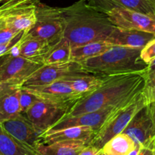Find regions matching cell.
Wrapping results in <instances>:
<instances>
[{
	"instance_id": "obj_1",
	"label": "cell",
	"mask_w": 155,
	"mask_h": 155,
	"mask_svg": "<svg viewBox=\"0 0 155 155\" xmlns=\"http://www.w3.org/2000/svg\"><path fill=\"white\" fill-rule=\"evenodd\" d=\"M145 81L146 70L105 76L101 85L94 91L76 101L64 117L126 104L143 91Z\"/></svg>"
},
{
	"instance_id": "obj_11",
	"label": "cell",
	"mask_w": 155,
	"mask_h": 155,
	"mask_svg": "<svg viewBox=\"0 0 155 155\" xmlns=\"http://www.w3.org/2000/svg\"><path fill=\"white\" fill-rule=\"evenodd\" d=\"M2 126L13 138L34 153L37 146L42 142L44 133L37 129L25 114L20 113L2 123Z\"/></svg>"
},
{
	"instance_id": "obj_29",
	"label": "cell",
	"mask_w": 155,
	"mask_h": 155,
	"mask_svg": "<svg viewBox=\"0 0 155 155\" xmlns=\"http://www.w3.org/2000/svg\"><path fill=\"white\" fill-rule=\"evenodd\" d=\"M18 33V31L5 26V28H4L3 29L0 30V44L9 41Z\"/></svg>"
},
{
	"instance_id": "obj_38",
	"label": "cell",
	"mask_w": 155,
	"mask_h": 155,
	"mask_svg": "<svg viewBox=\"0 0 155 155\" xmlns=\"http://www.w3.org/2000/svg\"><path fill=\"white\" fill-rule=\"evenodd\" d=\"M2 1H5V0H0V2H2Z\"/></svg>"
},
{
	"instance_id": "obj_17",
	"label": "cell",
	"mask_w": 155,
	"mask_h": 155,
	"mask_svg": "<svg viewBox=\"0 0 155 155\" xmlns=\"http://www.w3.org/2000/svg\"><path fill=\"white\" fill-rule=\"evenodd\" d=\"M96 132L93 129L86 126L71 127L54 132H44L42 135L43 144H48L58 141H79L91 144Z\"/></svg>"
},
{
	"instance_id": "obj_22",
	"label": "cell",
	"mask_w": 155,
	"mask_h": 155,
	"mask_svg": "<svg viewBox=\"0 0 155 155\" xmlns=\"http://www.w3.org/2000/svg\"><path fill=\"white\" fill-rule=\"evenodd\" d=\"M0 155H35L2 127L0 123Z\"/></svg>"
},
{
	"instance_id": "obj_9",
	"label": "cell",
	"mask_w": 155,
	"mask_h": 155,
	"mask_svg": "<svg viewBox=\"0 0 155 155\" xmlns=\"http://www.w3.org/2000/svg\"><path fill=\"white\" fill-rule=\"evenodd\" d=\"M116 28L155 34V18L132 10L112 8L102 12Z\"/></svg>"
},
{
	"instance_id": "obj_20",
	"label": "cell",
	"mask_w": 155,
	"mask_h": 155,
	"mask_svg": "<svg viewBox=\"0 0 155 155\" xmlns=\"http://www.w3.org/2000/svg\"><path fill=\"white\" fill-rule=\"evenodd\" d=\"M52 45L44 41L31 37L28 34L21 43L20 56L31 60L42 62Z\"/></svg>"
},
{
	"instance_id": "obj_5",
	"label": "cell",
	"mask_w": 155,
	"mask_h": 155,
	"mask_svg": "<svg viewBox=\"0 0 155 155\" xmlns=\"http://www.w3.org/2000/svg\"><path fill=\"white\" fill-rule=\"evenodd\" d=\"M146 104L142 92L134 99L116 110L96 132L89 145L102 149L111 138L123 133L133 116Z\"/></svg>"
},
{
	"instance_id": "obj_34",
	"label": "cell",
	"mask_w": 155,
	"mask_h": 155,
	"mask_svg": "<svg viewBox=\"0 0 155 155\" xmlns=\"http://www.w3.org/2000/svg\"><path fill=\"white\" fill-rule=\"evenodd\" d=\"M141 147V146H140V145H135V148H134L133 150H132V151H131L128 155H138V152H139Z\"/></svg>"
},
{
	"instance_id": "obj_25",
	"label": "cell",
	"mask_w": 155,
	"mask_h": 155,
	"mask_svg": "<svg viewBox=\"0 0 155 155\" xmlns=\"http://www.w3.org/2000/svg\"><path fill=\"white\" fill-rule=\"evenodd\" d=\"M40 98L31 93L25 87H21L19 91V103H20L21 113L25 114L34 104H35L37 101H40Z\"/></svg>"
},
{
	"instance_id": "obj_10",
	"label": "cell",
	"mask_w": 155,
	"mask_h": 155,
	"mask_svg": "<svg viewBox=\"0 0 155 155\" xmlns=\"http://www.w3.org/2000/svg\"><path fill=\"white\" fill-rule=\"evenodd\" d=\"M123 133L129 135L135 145L147 147L154 151L155 129L147 105L133 116Z\"/></svg>"
},
{
	"instance_id": "obj_15",
	"label": "cell",
	"mask_w": 155,
	"mask_h": 155,
	"mask_svg": "<svg viewBox=\"0 0 155 155\" xmlns=\"http://www.w3.org/2000/svg\"><path fill=\"white\" fill-rule=\"evenodd\" d=\"M101 12L112 8L132 10L155 18V8L152 0H86Z\"/></svg>"
},
{
	"instance_id": "obj_23",
	"label": "cell",
	"mask_w": 155,
	"mask_h": 155,
	"mask_svg": "<svg viewBox=\"0 0 155 155\" xmlns=\"http://www.w3.org/2000/svg\"><path fill=\"white\" fill-rule=\"evenodd\" d=\"M135 147L133 140L125 133L116 135L103 147L106 155H128Z\"/></svg>"
},
{
	"instance_id": "obj_7",
	"label": "cell",
	"mask_w": 155,
	"mask_h": 155,
	"mask_svg": "<svg viewBox=\"0 0 155 155\" xmlns=\"http://www.w3.org/2000/svg\"><path fill=\"white\" fill-rule=\"evenodd\" d=\"M71 106L40 100L25 115L37 129L44 133L63 118Z\"/></svg>"
},
{
	"instance_id": "obj_24",
	"label": "cell",
	"mask_w": 155,
	"mask_h": 155,
	"mask_svg": "<svg viewBox=\"0 0 155 155\" xmlns=\"http://www.w3.org/2000/svg\"><path fill=\"white\" fill-rule=\"evenodd\" d=\"M71 47L69 41L65 37H62L60 41L52 46L43 60L44 65L55 63H65L71 62Z\"/></svg>"
},
{
	"instance_id": "obj_36",
	"label": "cell",
	"mask_w": 155,
	"mask_h": 155,
	"mask_svg": "<svg viewBox=\"0 0 155 155\" xmlns=\"http://www.w3.org/2000/svg\"><path fill=\"white\" fill-rule=\"evenodd\" d=\"M153 1V6H154V8H155V0H152Z\"/></svg>"
},
{
	"instance_id": "obj_21",
	"label": "cell",
	"mask_w": 155,
	"mask_h": 155,
	"mask_svg": "<svg viewBox=\"0 0 155 155\" xmlns=\"http://www.w3.org/2000/svg\"><path fill=\"white\" fill-rule=\"evenodd\" d=\"M113 47V46L107 41L88 43L84 45L71 49L70 60L71 62L80 63L83 61L103 54Z\"/></svg>"
},
{
	"instance_id": "obj_16",
	"label": "cell",
	"mask_w": 155,
	"mask_h": 155,
	"mask_svg": "<svg viewBox=\"0 0 155 155\" xmlns=\"http://www.w3.org/2000/svg\"><path fill=\"white\" fill-rule=\"evenodd\" d=\"M21 86L0 84V123L21 113L19 91Z\"/></svg>"
},
{
	"instance_id": "obj_3",
	"label": "cell",
	"mask_w": 155,
	"mask_h": 155,
	"mask_svg": "<svg viewBox=\"0 0 155 155\" xmlns=\"http://www.w3.org/2000/svg\"><path fill=\"white\" fill-rule=\"evenodd\" d=\"M140 49L113 46L103 54L80 62L83 69L95 75L108 76L140 72L147 65L140 57Z\"/></svg>"
},
{
	"instance_id": "obj_12",
	"label": "cell",
	"mask_w": 155,
	"mask_h": 155,
	"mask_svg": "<svg viewBox=\"0 0 155 155\" xmlns=\"http://www.w3.org/2000/svg\"><path fill=\"white\" fill-rule=\"evenodd\" d=\"M125 104L116 106V107H107V108L102 109V110L90 112V113H85L83 114L78 115V116L63 117L48 131L54 132V131L62 130V129H67V128L86 126V127L91 128L97 132L104 126V123L107 122V120L110 116Z\"/></svg>"
},
{
	"instance_id": "obj_26",
	"label": "cell",
	"mask_w": 155,
	"mask_h": 155,
	"mask_svg": "<svg viewBox=\"0 0 155 155\" xmlns=\"http://www.w3.org/2000/svg\"><path fill=\"white\" fill-rule=\"evenodd\" d=\"M142 94L147 105L155 101V71L146 72L145 86Z\"/></svg>"
},
{
	"instance_id": "obj_33",
	"label": "cell",
	"mask_w": 155,
	"mask_h": 155,
	"mask_svg": "<svg viewBox=\"0 0 155 155\" xmlns=\"http://www.w3.org/2000/svg\"><path fill=\"white\" fill-rule=\"evenodd\" d=\"M153 71H155V59L147 65V70H146L147 73H150L153 72Z\"/></svg>"
},
{
	"instance_id": "obj_37",
	"label": "cell",
	"mask_w": 155,
	"mask_h": 155,
	"mask_svg": "<svg viewBox=\"0 0 155 155\" xmlns=\"http://www.w3.org/2000/svg\"><path fill=\"white\" fill-rule=\"evenodd\" d=\"M101 155H106V154H105V153H104V152H103V153H102V154H101Z\"/></svg>"
},
{
	"instance_id": "obj_28",
	"label": "cell",
	"mask_w": 155,
	"mask_h": 155,
	"mask_svg": "<svg viewBox=\"0 0 155 155\" xmlns=\"http://www.w3.org/2000/svg\"><path fill=\"white\" fill-rule=\"evenodd\" d=\"M140 57L141 60L148 65L155 59V38L149 41L141 50Z\"/></svg>"
},
{
	"instance_id": "obj_6",
	"label": "cell",
	"mask_w": 155,
	"mask_h": 155,
	"mask_svg": "<svg viewBox=\"0 0 155 155\" xmlns=\"http://www.w3.org/2000/svg\"><path fill=\"white\" fill-rule=\"evenodd\" d=\"M44 65L42 62L31 60L23 56L4 55L0 57V84L22 86Z\"/></svg>"
},
{
	"instance_id": "obj_39",
	"label": "cell",
	"mask_w": 155,
	"mask_h": 155,
	"mask_svg": "<svg viewBox=\"0 0 155 155\" xmlns=\"http://www.w3.org/2000/svg\"><path fill=\"white\" fill-rule=\"evenodd\" d=\"M154 155H155V150H154Z\"/></svg>"
},
{
	"instance_id": "obj_30",
	"label": "cell",
	"mask_w": 155,
	"mask_h": 155,
	"mask_svg": "<svg viewBox=\"0 0 155 155\" xmlns=\"http://www.w3.org/2000/svg\"><path fill=\"white\" fill-rule=\"evenodd\" d=\"M102 153V149L97 148V147H95L91 145H88L81 152L79 155H101Z\"/></svg>"
},
{
	"instance_id": "obj_19",
	"label": "cell",
	"mask_w": 155,
	"mask_h": 155,
	"mask_svg": "<svg viewBox=\"0 0 155 155\" xmlns=\"http://www.w3.org/2000/svg\"><path fill=\"white\" fill-rule=\"evenodd\" d=\"M105 76L95 75L87 73L68 76L62 78L65 80L77 94L81 98L97 89L104 81Z\"/></svg>"
},
{
	"instance_id": "obj_13",
	"label": "cell",
	"mask_w": 155,
	"mask_h": 155,
	"mask_svg": "<svg viewBox=\"0 0 155 155\" xmlns=\"http://www.w3.org/2000/svg\"><path fill=\"white\" fill-rule=\"evenodd\" d=\"M22 87H25L31 93L37 95L41 100L58 104L73 105L76 101L81 98V97L77 94L72 90L71 86L63 79L44 86Z\"/></svg>"
},
{
	"instance_id": "obj_27",
	"label": "cell",
	"mask_w": 155,
	"mask_h": 155,
	"mask_svg": "<svg viewBox=\"0 0 155 155\" xmlns=\"http://www.w3.org/2000/svg\"><path fill=\"white\" fill-rule=\"evenodd\" d=\"M28 30L21 31L20 32L18 33L9 41L0 44V57L9 53L14 48V47H15L20 41H21V40L25 37V35L28 34Z\"/></svg>"
},
{
	"instance_id": "obj_2",
	"label": "cell",
	"mask_w": 155,
	"mask_h": 155,
	"mask_svg": "<svg viewBox=\"0 0 155 155\" xmlns=\"http://www.w3.org/2000/svg\"><path fill=\"white\" fill-rule=\"evenodd\" d=\"M65 21L63 37L71 49L96 41H107L116 27L102 12L86 0L62 8Z\"/></svg>"
},
{
	"instance_id": "obj_8",
	"label": "cell",
	"mask_w": 155,
	"mask_h": 155,
	"mask_svg": "<svg viewBox=\"0 0 155 155\" xmlns=\"http://www.w3.org/2000/svg\"><path fill=\"white\" fill-rule=\"evenodd\" d=\"M87 73L89 72L83 69L81 64L71 61L65 63L44 65L37 70L22 86L36 87L47 85L68 76Z\"/></svg>"
},
{
	"instance_id": "obj_31",
	"label": "cell",
	"mask_w": 155,
	"mask_h": 155,
	"mask_svg": "<svg viewBox=\"0 0 155 155\" xmlns=\"http://www.w3.org/2000/svg\"><path fill=\"white\" fill-rule=\"evenodd\" d=\"M147 106L149 110V113H150V119H151L152 123H153V127H154V129H155V101L147 104Z\"/></svg>"
},
{
	"instance_id": "obj_18",
	"label": "cell",
	"mask_w": 155,
	"mask_h": 155,
	"mask_svg": "<svg viewBox=\"0 0 155 155\" xmlns=\"http://www.w3.org/2000/svg\"><path fill=\"white\" fill-rule=\"evenodd\" d=\"M89 144L84 141H63L52 144L41 143L35 149V155H79Z\"/></svg>"
},
{
	"instance_id": "obj_35",
	"label": "cell",
	"mask_w": 155,
	"mask_h": 155,
	"mask_svg": "<svg viewBox=\"0 0 155 155\" xmlns=\"http://www.w3.org/2000/svg\"><path fill=\"white\" fill-rule=\"evenodd\" d=\"M5 26H6V24H5V19L0 18V30L3 29L4 28H5Z\"/></svg>"
},
{
	"instance_id": "obj_14",
	"label": "cell",
	"mask_w": 155,
	"mask_h": 155,
	"mask_svg": "<svg viewBox=\"0 0 155 155\" xmlns=\"http://www.w3.org/2000/svg\"><path fill=\"white\" fill-rule=\"evenodd\" d=\"M153 38H155V34L135 30L123 29L116 27L107 39V41L113 46L141 50Z\"/></svg>"
},
{
	"instance_id": "obj_32",
	"label": "cell",
	"mask_w": 155,
	"mask_h": 155,
	"mask_svg": "<svg viewBox=\"0 0 155 155\" xmlns=\"http://www.w3.org/2000/svg\"><path fill=\"white\" fill-rule=\"evenodd\" d=\"M138 155H154V151L147 147H141Z\"/></svg>"
},
{
	"instance_id": "obj_4",
	"label": "cell",
	"mask_w": 155,
	"mask_h": 155,
	"mask_svg": "<svg viewBox=\"0 0 155 155\" xmlns=\"http://www.w3.org/2000/svg\"><path fill=\"white\" fill-rule=\"evenodd\" d=\"M65 28L62 8L41 3L37 9L35 23L28 30V34L53 46L63 37Z\"/></svg>"
}]
</instances>
